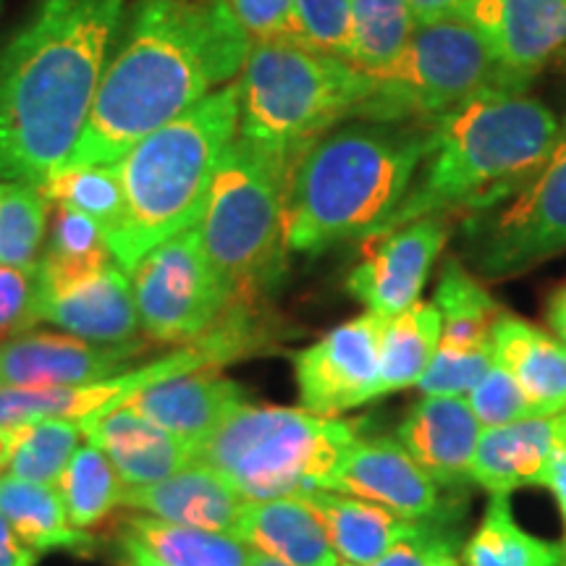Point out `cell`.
<instances>
[{"label": "cell", "instance_id": "cell-1", "mask_svg": "<svg viewBox=\"0 0 566 566\" xmlns=\"http://www.w3.org/2000/svg\"><path fill=\"white\" fill-rule=\"evenodd\" d=\"M252 42L223 0H137L63 168L113 166L244 69Z\"/></svg>", "mask_w": 566, "mask_h": 566}, {"label": "cell", "instance_id": "cell-2", "mask_svg": "<svg viewBox=\"0 0 566 566\" xmlns=\"http://www.w3.org/2000/svg\"><path fill=\"white\" fill-rule=\"evenodd\" d=\"M126 0H38L0 48V181L42 187L74 153Z\"/></svg>", "mask_w": 566, "mask_h": 566}, {"label": "cell", "instance_id": "cell-3", "mask_svg": "<svg viewBox=\"0 0 566 566\" xmlns=\"http://www.w3.org/2000/svg\"><path fill=\"white\" fill-rule=\"evenodd\" d=\"M428 139L430 124L359 122L304 147L289 171L286 250L321 254L384 231L412 189Z\"/></svg>", "mask_w": 566, "mask_h": 566}, {"label": "cell", "instance_id": "cell-4", "mask_svg": "<svg viewBox=\"0 0 566 566\" xmlns=\"http://www.w3.org/2000/svg\"><path fill=\"white\" fill-rule=\"evenodd\" d=\"M558 129L554 111L512 92H485L457 105L430 122L420 171L384 231L438 212L491 208L546 163Z\"/></svg>", "mask_w": 566, "mask_h": 566}, {"label": "cell", "instance_id": "cell-5", "mask_svg": "<svg viewBox=\"0 0 566 566\" xmlns=\"http://www.w3.org/2000/svg\"><path fill=\"white\" fill-rule=\"evenodd\" d=\"M239 134V84H223L137 142L116 163L124 210L105 233L124 271L147 252L200 223L212 176Z\"/></svg>", "mask_w": 566, "mask_h": 566}, {"label": "cell", "instance_id": "cell-6", "mask_svg": "<svg viewBox=\"0 0 566 566\" xmlns=\"http://www.w3.org/2000/svg\"><path fill=\"white\" fill-rule=\"evenodd\" d=\"M292 160L239 137L218 163L197 223L229 302H258L286 268V187Z\"/></svg>", "mask_w": 566, "mask_h": 566}, {"label": "cell", "instance_id": "cell-7", "mask_svg": "<svg viewBox=\"0 0 566 566\" xmlns=\"http://www.w3.org/2000/svg\"><path fill=\"white\" fill-rule=\"evenodd\" d=\"M354 441L352 424L336 417L242 405L197 446L195 462L216 470L247 501L300 499L334 488Z\"/></svg>", "mask_w": 566, "mask_h": 566}, {"label": "cell", "instance_id": "cell-8", "mask_svg": "<svg viewBox=\"0 0 566 566\" xmlns=\"http://www.w3.org/2000/svg\"><path fill=\"white\" fill-rule=\"evenodd\" d=\"M375 82L336 55L296 42H254L239 80V137L294 160L357 116Z\"/></svg>", "mask_w": 566, "mask_h": 566}, {"label": "cell", "instance_id": "cell-9", "mask_svg": "<svg viewBox=\"0 0 566 566\" xmlns=\"http://www.w3.org/2000/svg\"><path fill=\"white\" fill-rule=\"evenodd\" d=\"M530 80L504 66L480 32L449 17L415 24L407 53L370 97L359 105V122L430 124L485 92L520 95Z\"/></svg>", "mask_w": 566, "mask_h": 566}, {"label": "cell", "instance_id": "cell-10", "mask_svg": "<svg viewBox=\"0 0 566 566\" xmlns=\"http://www.w3.org/2000/svg\"><path fill=\"white\" fill-rule=\"evenodd\" d=\"M566 250V122L554 153L512 195L464 221V254L478 275L504 281Z\"/></svg>", "mask_w": 566, "mask_h": 566}, {"label": "cell", "instance_id": "cell-11", "mask_svg": "<svg viewBox=\"0 0 566 566\" xmlns=\"http://www.w3.org/2000/svg\"><path fill=\"white\" fill-rule=\"evenodd\" d=\"M145 334L163 344L200 338L229 307V292L202 250L197 226L155 247L132 271Z\"/></svg>", "mask_w": 566, "mask_h": 566}, {"label": "cell", "instance_id": "cell-12", "mask_svg": "<svg viewBox=\"0 0 566 566\" xmlns=\"http://www.w3.org/2000/svg\"><path fill=\"white\" fill-rule=\"evenodd\" d=\"M388 317L365 313L328 331L294 357L302 409L336 417L378 399L380 344Z\"/></svg>", "mask_w": 566, "mask_h": 566}, {"label": "cell", "instance_id": "cell-13", "mask_svg": "<svg viewBox=\"0 0 566 566\" xmlns=\"http://www.w3.org/2000/svg\"><path fill=\"white\" fill-rule=\"evenodd\" d=\"M449 216H424L399 229L367 237L363 263L354 268L346 289L367 313L394 317L412 307L449 242Z\"/></svg>", "mask_w": 566, "mask_h": 566}, {"label": "cell", "instance_id": "cell-14", "mask_svg": "<svg viewBox=\"0 0 566 566\" xmlns=\"http://www.w3.org/2000/svg\"><path fill=\"white\" fill-rule=\"evenodd\" d=\"M145 344H95L71 334H19L0 344V386H80L129 370Z\"/></svg>", "mask_w": 566, "mask_h": 566}, {"label": "cell", "instance_id": "cell-15", "mask_svg": "<svg viewBox=\"0 0 566 566\" xmlns=\"http://www.w3.org/2000/svg\"><path fill=\"white\" fill-rule=\"evenodd\" d=\"M331 491L357 495L417 525L430 522L443 509L433 478L391 438H357L346 451Z\"/></svg>", "mask_w": 566, "mask_h": 566}, {"label": "cell", "instance_id": "cell-16", "mask_svg": "<svg viewBox=\"0 0 566 566\" xmlns=\"http://www.w3.org/2000/svg\"><path fill=\"white\" fill-rule=\"evenodd\" d=\"M459 19L525 80L566 48V0H470Z\"/></svg>", "mask_w": 566, "mask_h": 566}, {"label": "cell", "instance_id": "cell-17", "mask_svg": "<svg viewBox=\"0 0 566 566\" xmlns=\"http://www.w3.org/2000/svg\"><path fill=\"white\" fill-rule=\"evenodd\" d=\"M244 399L247 391L237 380L223 378L218 370H195L142 388L124 407L197 451L233 409L247 405Z\"/></svg>", "mask_w": 566, "mask_h": 566}, {"label": "cell", "instance_id": "cell-18", "mask_svg": "<svg viewBox=\"0 0 566 566\" xmlns=\"http://www.w3.org/2000/svg\"><path fill=\"white\" fill-rule=\"evenodd\" d=\"M40 317L95 344H132L142 328L132 273L118 263L92 279L45 292Z\"/></svg>", "mask_w": 566, "mask_h": 566}, {"label": "cell", "instance_id": "cell-19", "mask_svg": "<svg viewBox=\"0 0 566 566\" xmlns=\"http://www.w3.org/2000/svg\"><path fill=\"white\" fill-rule=\"evenodd\" d=\"M480 433L483 428L470 401L459 396H424L401 420L399 443L436 485H464V480H472Z\"/></svg>", "mask_w": 566, "mask_h": 566}, {"label": "cell", "instance_id": "cell-20", "mask_svg": "<svg viewBox=\"0 0 566 566\" xmlns=\"http://www.w3.org/2000/svg\"><path fill=\"white\" fill-rule=\"evenodd\" d=\"M80 428L82 436H87V443L97 446L111 459L126 488L155 485L195 464L192 446L132 412L129 407L84 420Z\"/></svg>", "mask_w": 566, "mask_h": 566}, {"label": "cell", "instance_id": "cell-21", "mask_svg": "<svg viewBox=\"0 0 566 566\" xmlns=\"http://www.w3.org/2000/svg\"><path fill=\"white\" fill-rule=\"evenodd\" d=\"M247 499L237 493L216 470L189 464L174 478L155 485L126 488L124 506L174 522V525L231 533L244 512Z\"/></svg>", "mask_w": 566, "mask_h": 566}, {"label": "cell", "instance_id": "cell-22", "mask_svg": "<svg viewBox=\"0 0 566 566\" xmlns=\"http://www.w3.org/2000/svg\"><path fill=\"white\" fill-rule=\"evenodd\" d=\"M554 438L556 417H527L483 430L472 459V480L491 495H512L516 488L546 485Z\"/></svg>", "mask_w": 566, "mask_h": 566}, {"label": "cell", "instance_id": "cell-23", "mask_svg": "<svg viewBox=\"0 0 566 566\" xmlns=\"http://www.w3.org/2000/svg\"><path fill=\"white\" fill-rule=\"evenodd\" d=\"M493 357L522 388L535 417L566 412V344L506 313L493 331Z\"/></svg>", "mask_w": 566, "mask_h": 566}, {"label": "cell", "instance_id": "cell-24", "mask_svg": "<svg viewBox=\"0 0 566 566\" xmlns=\"http://www.w3.org/2000/svg\"><path fill=\"white\" fill-rule=\"evenodd\" d=\"M233 537L286 566H338L321 520L302 499L247 501Z\"/></svg>", "mask_w": 566, "mask_h": 566}, {"label": "cell", "instance_id": "cell-25", "mask_svg": "<svg viewBox=\"0 0 566 566\" xmlns=\"http://www.w3.org/2000/svg\"><path fill=\"white\" fill-rule=\"evenodd\" d=\"M300 499L317 514L342 566L378 562L417 525L384 506L338 491H313Z\"/></svg>", "mask_w": 566, "mask_h": 566}, {"label": "cell", "instance_id": "cell-26", "mask_svg": "<svg viewBox=\"0 0 566 566\" xmlns=\"http://www.w3.org/2000/svg\"><path fill=\"white\" fill-rule=\"evenodd\" d=\"M0 514L6 516L13 533L38 554L66 551V554L90 556L97 546L87 530L71 525L55 485L0 475Z\"/></svg>", "mask_w": 566, "mask_h": 566}, {"label": "cell", "instance_id": "cell-27", "mask_svg": "<svg viewBox=\"0 0 566 566\" xmlns=\"http://www.w3.org/2000/svg\"><path fill=\"white\" fill-rule=\"evenodd\" d=\"M122 537L166 566H250L254 551L231 533L200 530L137 514L122 522Z\"/></svg>", "mask_w": 566, "mask_h": 566}, {"label": "cell", "instance_id": "cell-28", "mask_svg": "<svg viewBox=\"0 0 566 566\" xmlns=\"http://www.w3.org/2000/svg\"><path fill=\"white\" fill-rule=\"evenodd\" d=\"M433 304L441 313V346L454 349H493V331L506 310L485 292L483 283L459 260L443 265Z\"/></svg>", "mask_w": 566, "mask_h": 566}, {"label": "cell", "instance_id": "cell-29", "mask_svg": "<svg viewBox=\"0 0 566 566\" xmlns=\"http://www.w3.org/2000/svg\"><path fill=\"white\" fill-rule=\"evenodd\" d=\"M441 342V313L433 302H415L405 313L388 317L380 344L378 399L417 386L433 363Z\"/></svg>", "mask_w": 566, "mask_h": 566}, {"label": "cell", "instance_id": "cell-30", "mask_svg": "<svg viewBox=\"0 0 566 566\" xmlns=\"http://www.w3.org/2000/svg\"><path fill=\"white\" fill-rule=\"evenodd\" d=\"M415 32L407 0H352V66L384 82L399 66Z\"/></svg>", "mask_w": 566, "mask_h": 566}, {"label": "cell", "instance_id": "cell-31", "mask_svg": "<svg viewBox=\"0 0 566 566\" xmlns=\"http://www.w3.org/2000/svg\"><path fill=\"white\" fill-rule=\"evenodd\" d=\"M467 566H566V548L516 525L512 499L491 495L483 522L462 548Z\"/></svg>", "mask_w": 566, "mask_h": 566}, {"label": "cell", "instance_id": "cell-32", "mask_svg": "<svg viewBox=\"0 0 566 566\" xmlns=\"http://www.w3.org/2000/svg\"><path fill=\"white\" fill-rule=\"evenodd\" d=\"M116 263L105 231L82 212L55 208L51 239L40 254V273L45 292L92 279Z\"/></svg>", "mask_w": 566, "mask_h": 566}, {"label": "cell", "instance_id": "cell-33", "mask_svg": "<svg viewBox=\"0 0 566 566\" xmlns=\"http://www.w3.org/2000/svg\"><path fill=\"white\" fill-rule=\"evenodd\" d=\"M124 480L97 446H80L61 475L59 493L71 525L80 530L95 527L113 509L124 506Z\"/></svg>", "mask_w": 566, "mask_h": 566}, {"label": "cell", "instance_id": "cell-34", "mask_svg": "<svg viewBox=\"0 0 566 566\" xmlns=\"http://www.w3.org/2000/svg\"><path fill=\"white\" fill-rule=\"evenodd\" d=\"M51 202L40 187L0 181V265L40 263Z\"/></svg>", "mask_w": 566, "mask_h": 566}, {"label": "cell", "instance_id": "cell-35", "mask_svg": "<svg viewBox=\"0 0 566 566\" xmlns=\"http://www.w3.org/2000/svg\"><path fill=\"white\" fill-rule=\"evenodd\" d=\"M42 195L55 208L82 212L108 233L124 210V187L118 166L61 168L42 184Z\"/></svg>", "mask_w": 566, "mask_h": 566}, {"label": "cell", "instance_id": "cell-36", "mask_svg": "<svg viewBox=\"0 0 566 566\" xmlns=\"http://www.w3.org/2000/svg\"><path fill=\"white\" fill-rule=\"evenodd\" d=\"M80 422L71 420H38L19 424L6 470L13 478L59 488L71 457L80 449Z\"/></svg>", "mask_w": 566, "mask_h": 566}, {"label": "cell", "instance_id": "cell-37", "mask_svg": "<svg viewBox=\"0 0 566 566\" xmlns=\"http://www.w3.org/2000/svg\"><path fill=\"white\" fill-rule=\"evenodd\" d=\"M302 42L352 63V0H292Z\"/></svg>", "mask_w": 566, "mask_h": 566}, {"label": "cell", "instance_id": "cell-38", "mask_svg": "<svg viewBox=\"0 0 566 566\" xmlns=\"http://www.w3.org/2000/svg\"><path fill=\"white\" fill-rule=\"evenodd\" d=\"M495 363L493 349H454V346H441L433 354V363L420 378V391L424 396H459L467 399L483 375Z\"/></svg>", "mask_w": 566, "mask_h": 566}, {"label": "cell", "instance_id": "cell-39", "mask_svg": "<svg viewBox=\"0 0 566 566\" xmlns=\"http://www.w3.org/2000/svg\"><path fill=\"white\" fill-rule=\"evenodd\" d=\"M42 283L40 263L30 268L0 265V338H13L32 331L42 317Z\"/></svg>", "mask_w": 566, "mask_h": 566}, {"label": "cell", "instance_id": "cell-40", "mask_svg": "<svg viewBox=\"0 0 566 566\" xmlns=\"http://www.w3.org/2000/svg\"><path fill=\"white\" fill-rule=\"evenodd\" d=\"M467 401H470L472 415L478 417L483 430L535 417L522 388L516 386L506 367H501L499 363H493L491 370L483 375V380L467 396Z\"/></svg>", "mask_w": 566, "mask_h": 566}, {"label": "cell", "instance_id": "cell-41", "mask_svg": "<svg viewBox=\"0 0 566 566\" xmlns=\"http://www.w3.org/2000/svg\"><path fill=\"white\" fill-rule=\"evenodd\" d=\"M231 19L250 42H296L304 45L296 27L292 0H223Z\"/></svg>", "mask_w": 566, "mask_h": 566}, {"label": "cell", "instance_id": "cell-42", "mask_svg": "<svg viewBox=\"0 0 566 566\" xmlns=\"http://www.w3.org/2000/svg\"><path fill=\"white\" fill-rule=\"evenodd\" d=\"M430 537H433V533H430L428 525H415L412 533L401 537L386 556H380L378 562L367 566H428Z\"/></svg>", "mask_w": 566, "mask_h": 566}, {"label": "cell", "instance_id": "cell-43", "mask_svg": "<svg viewBox=\"0 0 566 566\" xmlns=\"http://www.w3.org/2000/svg\"><path fill=\"white\" fill-rule=\"evenodd\" d=\"M562 509L564 525H566V412L556 415V438H554V459H551V472L546 480Z\"/></svg>", "mask_w": 566, "mask_h": 566}, {"label": "cell", "instance_id": "cell-44", "mask_svg": "<svg viewBox=\"0 0 566 566\" xmlns=\"http://www.w3.org/2000/svg\"><path fill=\"white\" fill-rule=\"evenodd\" d=\"M38 551L27 546L13 527L0 514V566H34L38 564Z\"/></svg>", "mask_w": 566, "mask_h": 566}, {"label": "cell", "instance_id": "cell-45", "mask_svg": "<svg viewBox=\"0 0 566 566\" xmlns=\"http://www.w3.org/2000/svg\"><path fill=\"white\" fill-rule=\"evenodd\" d=\"M412 11L415 24H428V21L462 17L470 0H407Z\"/></svg>", "mask_w": 566, "mask_h": 566}, {"label": "cell", "instance_id": "cell-46", "mask_svg": "<svg viewBox=\"0 0 566 566\" xmlns=\"http://www.w3.org/2000/svg\"><path fill=\"white\" fill-rule=\"evenodd\" d=\"M428 566H462L459 564L457 548L449 537L436 535L430 537V546H428Z\"/></svg>", "mask_w": 566, "mask_h": 566}, {"label": "cell", "instance_id": "cell-47", "mask_svg": "<svg viewBox=\"0 0 566 566\" xmlns=\"http://www.w3.org/2000/svg\"><path fill=\"white\" fill-rule=\"evenodd\" d=\"M118 554H122V566H166L158 558L147 554L145 548L129 541V537L118 535Z\"/></svg>", "mask_w": 566, "mask_h": 566}, {"label": "cell", "instance_id": "cell-48", "mask_svg": "<svg viewBox=\"0 0 566 566\" xmlns=\"http://www.w3.org/2000/svg\"><path fill=\"white\" fill-rule=\"evenodd\" d=\"M548 325L556 334L558 342L566 344V286L558 289L554 300L548 302Z\"/></svg>", "mask_w": 566, "mask_h": 566}, {"label": "cell", "instance_id": "cell-49", "mask_svg": "<svg viewBox=\"0 0 566 566\" xmlns=\"http://www.w3.org/2000/svg\"><path fill=\"white\" fill-rule=\"evenodd\" d=\"M250 566H286V564L275 562V558H271V556H265V554H258V551H254V554H252V562H250Z\"/></svg>", "mask_w": 566, "mask_h": 566}, {"label": "cell", "instance_id": "cell-50", "mask_svg": "<svg viewBox=\"0 0 566 566\" xmlns=\"http://www.w3.org/2000/svg\"><path fill=\"white\" fill-rule=\"evenodd\" d=\"M0 3H3V0H0Z\"/></svg>", "mask_w": 566, "mask_h": 566}]
</instances>
